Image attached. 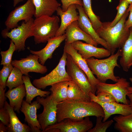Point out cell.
I'll use <instances>...</instances> for the list:
<instances>
[{
  "mask_svg": "<svg viewBox=\"0 0 132 132\" xmlns=\"http://www.w3.org/2000/svg\"><path fill=\"white\" fill-rule=\"evenodd\" d=\"M69 81H62L55 84L51 86L49 90L53 99L59 103L67 99V90Z\"/></svg>",
  "mask_w": 132,
  "mask_h": 132,
  "instance_id": "484cf974",
  "label": "cell"
},
{
  "mask_svg": "<svg viewBox=\"0 0 132 132\" xmlns=\"http://www.w3.org/2000/svg\"><path fill=\"white\" fill-rule=\"evenodd\" d=\"M41 105L36 100L30 104L23 100L20 110L24 114V120L31 128L32 132H41V126L38 121L37 110Z\"/></svg>",
  "mask_w": 132,
  "mask_h": 132,
  "instance_id": "4fadbf2b",
  "label": "cell"
},
{
  "mask_svg": "<svg viewBox=\"0 0 132 132\" xmlns=\"http://www.w3.org/2000/svg\"><path fill=\"white\" fill-rule=\"evenodd\" d=\"M0 122L7 126L10 122V116L6 108L4 106L0 109Z\"/></svg>",
  "mask_w": 132,
  "mask_h": 132,
  "instance_id": "e575fe53",
  "label": "cell"
},
{
  "mask_svg": "<svg viewBox=\"0 0 132 132\" xmlns=\"http://www.w3.org/2000/svg\"><path fill=\"white\" fill-rule=\"evenodd\" d=\"M129 37L120 48V63L123 71L128 72L132 66V27L130 28Z\"/></svg>",
  "mask_w": 132,
  "mask_h": 132,
  "instance_id": "603a6c76",
  "label": "cell"
},
{
  "mask_svg": "<svg viewBox=\"0 0 132 132\" xmlns=\"http://www.w3.org/2000/svg\"><path fill=\"white\" fill-rule=\"evenodd\" d=\"M35 8L31 0H27L24 4L16 7L9 13L5 22L6 29L10 30L18 26V23L23 20L27 22L35 14Z\"/></svg>",
  "mask_w": 132,
  "mask_h": 132,
  "instance_id": "9c48e42d",
  "label": "cell"
},
{
  "mask_svg": "<svg viewBox=\"0 0 132 132\" xmlns=\"http://www.w3.org/2000/svg\"><path fill=\"white\" fill-rule=\"evenodd\" d=\"M129 5L125 0H120L119 3L116 8L117 13L115 18L111 22H108L110 26H113L118 23L128 8Z\"/></svg>",
  "mask_w": 132,
  "mask_h": 132,
  "instance_id": "4dcf8cb0",
  "label": "cell"
},
{
  "mask_svg": "<svg viewBox=\"0 0 132 132\" xmlns=\"http://www.w3.org/2000/svg\"><path fill=\"white\" fill-rule=\"evenodd\" d=\"M71 44L85 59L93 57L101 58L109 56L111 55L110 51L107 49L97 47L80 41H75Z\"/></svg>",
  "mask_w": 132,
  "mask_h": 132,
  "instance_id": "5bb4252c",
  "label": "cell"
},
{
  "mask_svg": "<svg viewBox=\"0 0 132 132\" xmlns=\"http://www.w3.org/2000/svg\"><path fill=\"white\" fill-rule=\"evenodd\" d=\"M115 129L120 132H132V112L126 116L120 115L115 116Z\"/></svg>",
  "mask_w": 132,
  "mask_h": 132,
  "instance_id": "83f0119b",
  "label": "cell"
},
{
  "mask_svg": "<svg viewBox=\"0 0 132 132\" xmlns=\"http://www.w3.org/2000/svg\"><path fill=\"white\" fill-rule=\"evenodd\" d=\"M6 88L2 86H0V108L4 107L5 101H6V97L5 95V91Z\"/></svg>",
  "mask_w": 132,
  "mask_h": 132,
  "instance_id": "74e56055",
  "label": "cell"
},
{
  "mask_svg": "<svg viewBox=\"0 0 132 132\" xmlns=\"http://www.w3.org/2000/svg\"><path fill=\"white\" fill-rule=\"evenodd\" d=\"M66 99L73 101H91L78 86L72 80L69 81Z\"/></svg>",
  "mask_w": 132,
  "mask_h": 132,
  "instance_id": "4316f807",
  "label": "cell"
},
{
  "mask_svg": "<svg viewBox=\"0 0 132 132\" xmlns=\"http://www.w3.org/2000/svg\"><path fill=\"white\" fill-rule=\"evenodd\" d=\"M130 5L132 3V0H125Z\"/></svg>",
  "mask_w": 132,
  "mask_h": 132,
  "instance_id": "b9f144b4",
  "label": "cell"
},
{
  "mask_svg": "<svg viewBox=\"0 0 132 132\" xmlns=\"http://www.w3.org/2000/svg\"><path fill=\"white\" fill-rule=\"evenodd\" d=\"M0 132H8V129L7 126L4 125L1 122H0Z\"/></svg>",
  "mask_w": 132,
  "mask_h": 132,
  "instance_id": "ab89813d",
  "label": "cell"
},
{
  "mask_svg": "<svg viewBox=\"0 0 132 132\" xmlns=\"http://www.w3.org/2000/svg\"><path fill=\"white\" fill-rule=\"evenodd\" d=\"M60 19L55 15H43L35 18L32 26L30 37L35 44L45 43L55 36L59 28Z\"/></svg>",
  "mask_w": 132,
  "mask_h": 132,
  "instance_id": "3957f363",
  "label": "cell"
},
{
  "mask_svg": "<svg viewBox=\"0 0 132 132\" xmlns=\"http://www.w3.org/2000/svg\"><path fill=\"white\" fill-rule=\"evenodd\" d=\"M62 3V10L66 11L68 7L72 4L78 5L83 6V2L82 0H61Z\"/></svg>",
  "mask_w": 132,
  "mask_h": 132,
  "instance_id": "d590c367",
  "label": "cell"
},
{
  "mask_svg": "<svg viewBox=\"0 0 132 132\" xmlns=\"http://www.w3.org/2000/svg\"><path fill=\"white\" fill-rule=\"evenodd\" d=\"M13 1V6H16L20 2H22L24 0H12Z\"/></svg>",
  "mask_w": 132,
  "mask_h": 132,
  "instance_id": "60d3db41",
  "label": "cell"
},
{
  "mask_svg": "<svg viewBox=\"0 0 132 132\" xmlns=\"http://www.w3.org/2000/svg\"><path fill=\"white\" fill-rule=\"evenodd\" d=\"M34 4L37 18L43 15L52 16L61 4L57 0H31Z\"/></svg>",
  "mask_w": 132,
  "mask_h": 132,
  "instance_id": "44dd1931",
  "label": "cell"
},
{
  "mask_svg": "<svg viewBox=\"0 0 132 132\" xmlns=\"http://www.w3.org/2000/svg\"><path fill=\"white\" fill-rule=\"evenodd\" d=\"M64 51L70 55L76 64L86 74L91 84L96 88L100 81L93 74L85 59L82 57L71 44L65 43Z\"/></svg>",
  "mask_w": 132,
  "mask_h": 132,
  "instance_id": "9a60e30c",
  "label": "cell"
},
{
  "mask_svg": "<svg viewBox=\"0 0 132 132\" xmlns=\"http://www.w3.org/2000/svg\"><path fill=\"white\" fill-rule=\"evenodd\" d=\"M82 1L83 7L84 11L96 31L101 27L102 22L100 21L99 17L96 15L93 11L91 6V0H82Z\"/></svg>",
  "mask_w": 132,
  "mask_h": 132,
  "instance_id": "f1b7e54d",
  "label": "cell"
},
{
  "mask_svg": "<svg viewBox=\"0 0 132 132\" xmlns=\"http://www.w3.org/2000/svg\"><path fill=\"white\" fill-rule=\"evenodd\" d=\"M93 127L89 116L80 120L67 118L48 126L44 132H86Z\"/></svg>",
  "mask_w": 132,
  "mask_h": 132,
  "instance_id": "8992f818",
  "label": "cell"
},
{
  "mask_svg": "<svg viewBox=\"0 0 132 132\" xmlns=\"http://www.w3.org/2000/svg\"><path fill=\"white\" fill-rule=\"evenodd\" d=\"M96 123L95 127L89 130L88 132H105L113 122V120L107 121H102L103 118L102 116L96 117Z\"/></svg>",
  "mask_w": 132,
  "mask_h": 132,
  "instance_id": "1f68e13d",
  "label": "cell"
},
{
  "mask_svg": "<svg viewBox=\"0 0 132 132\" xmlns=\"http://www.w3.org/2000/svg\"><path fill=\"white\" fill-rule=\"evenodd\" d=\"M34 20L32 18L28 22H23L20 26L11 29L10 31L6 28L2 30L1 34L5 38L11 39L15 46V51L18 52L25 50V43L26 39L30 37L32 26Z\"/></svg>",
  "mask_w": 132,
  "mask_h": 132,
  "instance_id": "30bf717a",
  "label": "cell"
},
{
  "mask_svg": "<svg viewBox=\"0 0 132 132\" xmlns=\"http://www.w3.org/2000/svg\"><path fill=\"white\" fill-rule=\"evenodd\" d=\"M67 55L66 65L67 72L72 80L78 86L86 96L90 99L89 94L91 92L95 94L96 88L91 84L86 74L76 64L70 55L67 54Z\"/></svg>",
  "mask_w": 132,
  "mask_h": 132,
  "instance_id": "ba28073f",
  "label": "cell"
},
{
  "mask_svg": "<svg viewBox=\"0 0 132 132\" xmlns=\"http://www.w3.org/2000/svg\"><path fill=\"white\" fill-rule=\"evenodd\" d=\"M121 55L120 48L115 54H111L107 58L99 59L92 57L85 60L93 74L100 82L106 83L110 79L116 82L120 77L114 75V70L116 67H120L117 61Z\"/></svg>",
  "mask_w": 132,
  "mask_h": 132,
  "instance_id": "277c9868",
  "label": "cell"
},
{
  "mask_svg": "<svg viewBox=\"0 0 132 132\" xmlns=\"http://www.w3.org/2000/svg\"><path fill=\"white\" fill-rule=\"evenodd\" d=\"M66 38L65 33L61 36H55L49 39L46 46L41 50L38 51L30 50V53L37 55L39 57V62L44 65L48 59L52 58L54 51L65 39Z\"/></svg>",
  "mask_w": 132,
  "mask_h": 132,
  "instance_id": "d6986e66",
  "label": "cell"
},
{
  "mask_svg": "<svg viewBox=\"0 0 132 132\" xmlns=\"http://www.w3.org/2000/svg\"><path fill=\"white\" fill-rule=\"evenodd\" d=\"M9 99L10 105L18 113L21 107L23 99L26 96V91L24 84L11 89H9L5 93Z\"/></svg>",
  "mask_w": 132,
  "mask_h": 132,
  "instance_id": "7402d4cb",
  "label": "cell"
},
{
  "mask_svg": "<svg viewBox=\"0 0 132 132\" xmlns=\"http://www.w3.org/2000/svg\"><path fill=\"white\" fill-rule=\"evenodd\" d=\"M22 78L26 91L25 101L28 103H31L36 97H46L51 93L50 91H43L35 87L32 83L29 76H23Z\"/></svg>",
  "mask_w": 132,
  "mask_h": 132,
  "instance_id": "d4e9b609",
  "label": "cell"
},
{
  "mask_svg": "<svg viewBox=\"0 0 132 132\" xmlns=\"http://www.w3.org/2000/svg\"><path fill=\"white\" fill-rule=\"evenodd\" d=\"M79 14L77 21L80 27L85 32L90 35L98 44H100L109 50L106 42L99 36L93 28L91 22L85 12L83 6L76 5Z\"/></svg>",
  "mask_w": 132,
  "mask_h": 132,
  "instance_id": "e0dca14e",
  "label": "cell"
},
{
  "mask_svg": "<svg viewBox=\"0 0 132 132\" xmlns=\"http://www.w3.org/2000/svg\"><path fill=\"white\" fill-rule=\"evenodd\" d=\"M57 122L67 118L76 120L91 116H104V110L98 103L92 101H73L67 99L57 105Z\"/></svg>",
  "mask_w": 132,
  "mask_h": 132,
  "instance_id": "6da1fadb",
  "label": "cell"
},
{
  "mask_svg": "<svg viewBox=\"0 0 132 132\" xmlns=\"http://www.w3.org/2000/svg\"><path fill=\"white\" fill-rule=\"evenodd\" d=\"M130 86L129 82L124 78H120L114 84L99 82L96 86V94L101 92L109 93L112 95L118 103L129 104L130 101L127 99L128 88Z\"/></svg>",
  "mask_w": 132,
  "mask_h": 132,
  "instance_id": "8fae6325",
  "label": "cell"
},
{
  "mask_svg": "<svg viewBox=\"0 0 132 132\" xmlns=\"http://www.w3.org/2000/svg\"><path fill=\"white\" fill-rule=\"evenodd\" d=\"M4 107L7 110L10 116V122L7 126L8 132H32L30 127L22 123L17 117L13 109L6 101Z\"/></svg>",
  "mask_w": 132,
  "mask_h": 132,
  "instance_id": "cb8c5ba5",
  "label": "cell"
},
{
  "mask_svg": "<svg viewBox=\"0 0 132 132\" xmlns=\"http://www.w3.org/2000/svg\"><path fill=\"white\" fill-rule=\"evenodd\" d=\"M11 64L4 65L0 71V86L6 88V83L10 75L13 68Z\"/></svg>",
  "mask_w": 132,
  "mask_h": 132,
  "instance_id": "836d02e7",
  "label": "cell"
},
{
  "mask_svg": "<svg viewBox=\"0 0 132 132\" xmlns=\"http://www.w3.org/2000/svg\"><path fill=\"white\" fill-rule=\"evenodd\" d=\"M22 75L18 68L15 67L13 68L6 83V86L8 87L9 89H11L24 84Z\"/></svg>",
  "mask_w": 132,
  "mask_h": 132,
  "instance_id": "f546056e",
  "label": "cell"
},
{
  "mask_svg": "<svg viewBox=\"0 0 132 132\" xmlns=\"http://www.w3.org/2000/svg\"><path fill=\"white\" fill-rule=\"evenodd\" d=\"M127 10L129 12V14L128 19L126 20L124 25L125 28L128 29L132 27V3L129 5Z\"/></svg>",
  "mask_w": 132,
  "mask_h": 132,
  "instance_id": "8d00e7d4",
  "label": "cell"
},
{
  "mask_svg": "<svg viewBox=\"0 0 132 132\" xmlns=\"http://www.w3.org/2000/svg\"><path fill=\"white\" fill-rule=\"evenodd\" d=\"M76 4L70 5L67 10L63 11L60 7L57 9L56 11L57 15L61 18V24L55 36H61L65 33V30L71 23L79 19V13L77 11Z\"/></svg>",
  "mask_w": 132,
  "mask_h": 132,
  "instance_id": "ac0fdd59",
  "label": "cell"
},
{
  "mask_svg": "<svg viewBox=\"0 0 132 132\" xmlns=\"http://www.w3.org/2000/svg\"><path fill=\"white\" fill-rule=\"evenodd\" d=\"M15 49V46L13 42L11 40L9 49L6 51H1L0 53L1 57V65H7L11 64L12 57Z\"/></svg>",
  "mask_w": 132,
  "mask_h": 132,
  "instance_id": "d6a6232c",
  "label": "cell"
},
{
  "mask_svg": "<svg viewBox=\"0 0 132 132\" xmlns=\"http://www.w3.org/2000/svg\"><path fill=\"white\" fill-rule=\"evenodd\" d=\"M44 98L38 96L36 99L43 107L42 112L37 115L38 121L42 132L48 126L57 122V105L58 103L53 99L51 94Z\"/></svg>",
  "mask_w": 132,
  "mask_h": 132,
  "instance_id": "52a82bcc",
  "label": "cell"
},
{
  "mask_svg": "<svg viewBox=\"0 0 132 132\" xmlns=\"http://www.w3.org/2000/svg\"><path fill=\"white\" fill-rule=\"evenodd\" d=\"M127 96L130 100L129 105L132 107V87L130 86L128 88Z\"/></svg>",
  "mask_w": 132,
  "mask_h": 132,
  "instance_id": "f35d334b",
  "label": "cell"
},
{
  "mask_svg": "<svg viewBox=\"0 0 132 132\" xmlns=\"http://www.w3.org/2000/svg\"><path fill=\"white\" fill-rule=\"evenodd\" d=\"M65 33L66 36L65 43L71 44L77 41L83 40L96 47L98 45L90 35L80 27L77 21L73 22L68 25Z\"/></svg>",
  "mask_w": 132,
  "mask_h": 132,
  "instance_id": "2e32d148",
  "label": "cell"
},
{
  "mask_svg": "<svg viewBox=\"0 0 132 132\" xmlns=\"http://www.w3.org/2000/svg\"><path fill=\"white\" fill-rule=\"evenodd\" d=\"M67 53L64 51L56 66L45 76L34 79L33 84L37 88L44 89L47 87L60 82L72 80L66 69Z\"/></svg>",
  "mask_w": 132,
  "mask_h": 132,
  "instance_id": "5b68a950",
  "label": "cell"
},
{
  "mask_svg": "<svg viewBox=\"0 0 132 132\" xmlns=\"http://www.w3.org/2000/svg\"><path fill=\"white\" fill-rule=\"evenodd\" d=\"M129 15L127 9L121 19L114 26H110L108 22H102V27L96 32L107 44L111 55L117 49L121 48L128 39L130 34V28H125L126 18Z\"/></svg>",
  "mask_w": 132,
  "mask_h": 132,
  "instance_id": "7a4b0ae2",
  "label": "cell"
},
{
  "mask_svg": "<svg viewBox=\"0 0 132 132\" xmlns=\"http://www.w3.org/2000/svg\"><path fill=\"white\" fill-rule=\"evenodd\" d=\"M39 56L31 54L20 60H12L13 66L18 68L23 75H28L29 72H34L43 74L47 71L46 67L41 64L39 61Z\"/></svg>",
  "mask_w": 132,
  "mask_h": 132,
  "instance_id": "7c38bea8",
  "label": "cell"
},
{
  "mask_svg": "<svg viewBox=\"0 0 132 132\" xmlns=\"http://www.w3.org/2000/svg\"><path fill=\"white\" fill-rule=\"evenodd\" d=\"M129 79L130 81L132 83V77L130 78Z\"/></svg>",
  "mask_w": 132,
  "mask_h": 132,
  "instance_id": "7bdbcfd3",
  "label": "cell"
},
{
  "mask_svg": "<svg viewBox=\"0 0 132 132\" xmlns=\"http://www.w3.org/2000/svg\"><path fill=\"white\" fill-rule=\"evenodd\" d=\"M102 107L104 116L103 122L106 121L112 115L119 114L123 116L128 115L132 112V107L129 104H121L116 101L106 103L96 102Z\"/></svg>",
  "mask_w": 132,
  "mask_h": 132,
  "instance_id": "ffe728a7",
  "label": "cell"
}]
</instances>
